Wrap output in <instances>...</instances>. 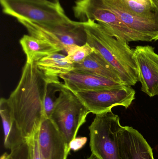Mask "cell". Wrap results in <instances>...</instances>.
I'll use <instances>...</instances> for the list:
<instances>
[{"mask_svg":"<svg viewBox=\"0 0 158 159\" xmlns=\"http://www.w3.org/2000/svg\"><path fill=\"white\" fill-rule=\"evenodd\" d=\"M38 132L32 139L29 140L30 148L29 159H43L40 153L38 143Z\"/></svg>","mask_w":158,"mask_h":159,"instance_id":"ffe728a7","label":"cell"},{"mask_svg":"<svg viewBox=\"0 0 158 159\" xmlns=\"http://www.w3.org/2000/svg\"><path fill=\"white\" fill-rule=\"evenodd\" d=\"M114 11L139 18L158 20V0H104Z\"/></svg>","mask_w":158,"mask_h":159,"instance_id":"4fadbf2b","label":"cell"},{"mask_svg":"<svg viewBox=\"0 0 158 159\" xmlns=\"http://www.w3.org/2000/svg\"><path fill=\"white\" fill-rule=\"evenodd\" d=\"M0 114L4 134V145L11 150L27 141L15 122L7 99L2 98L0 100Z\"/></svg>","mask_w":158,"mask_h":159,"instance_id":"9a60e30c","label":"cell"},{"mask_svg":"<svg viewBox=\"0 0 158 159\" xmlns=\"http://www.w3.org/2000/svg\"><path fill=\"white\" fill-rule=\"evenodd\" d=\"M4 14L38 23H51L69 19L60 3L47 0H0Z\"/></svg>","mask_w":158,"mask_h":159,"instance_id":"52a82bcc","label":"cell"},{"mask_svg":"<svg viewBox=\"0 0 158 159\" xmlns=\"http://www.w3.org/2000/svg\"><path fill=\"white\" fill-rule=\"evenodd\" d=\"M87 138L85 137H76L70 145V149L77 151L82 148L87 143Z\"/></svg>","mask_w":158,"mask_h":159,"instance_id":"44dd1931","label":"cell"},{"mask_svg":"<svg viewBox=\"0 0 158 159\" xmlns=\"http://www.w3.org/2000/svg\"><path fill=\"white\" fill-rule=\"evenodd\" d=\"M90 113L82 102L64 85L50 118L64 136L70 151V143L76 138L80 128L86 122Z\"/></svg>","mask_w":158,"mask_h":159,"instance_id":"5b68a950","label":"cell"},{"mask_svg":"<svg viewBox=\"0 0 158 159\" xmlns=\"http://www.w3.org/2000/svg\"><path fill=\"white\" fill-rule=\"evenodd\" d=\"M112 111L96 115L89 127L92 154L99 159H120L118 134L122 128Z\"/></svg>","mask_w":158,"mask_h":159,"instance_id":"8992f818","label":"cell"},{"mask_svg":"<svg viewBox=\"0 0 158 159\" xmlns=\"http://www.w3.org/2000/svg\"><path fill=\"white\" fill-rule=\"evenodd\" d=\"M118 139L120 159H155L151 147L132 127L122 126Z\"/></svg>","mask_w":158,"mask_h":159,"instance_id":"8fae6325","label":"cell"},{"mask_svg":"<svg viewBox=\"0 0 158 159\" xmlns=\"http://www.w3.org/2000/svg\"><path fill=\"white\" fill-rule=\"evenodd\" d=\"M74 65V70L95 75L123 84L118 71L95 49L84 61Z\"/></svg>","mask_w":158,"mask_h":159,"instance_id":"5bb4252c","label":"cell"},{"mask_svg":"<svg viewBox=\"0 0 158 159\" xmlns=\"http://www.w3.org/2000/svg\"><path fill=\"white\" fill-rule=\"evenodd\" d=\"M29 35L48 42L67 54L76 46L87 43L85 22L69 19L51 23H38L17 20Z\"/></svg>","mask_w":158,"mask_h":159,"instance_id":"277c9868","label":"cell"},{"mask_svg":"<svg viewBox=\"0 0 158 159\" xmlns=\"http://www.w3.org/2000/svg\"><path fill=\"white\" fill-rule=\"evenodd\" d=\"M50 81L37 62H26L19 82L7 99L14 120L26 141L39 131L46 116L45 101Z\"/></svg>","mask_w":158,"mask_h":159,"instance_id":"6da1fadb","label":"cell"},{"mask_svg":"<svg viewBox=\"0 0 158 159\" xmlns=\"http://www.w3.org/2000/svg\"><path fill=\"white\" fill-rule=\"evenodd\" d=\"M73 93L91 113L96 115L111 111L115 107L122 106L127 109L135 98V90L131 86L126 85L110 89Z\"/></svg>","mask_w":158,"mask_h":159,"instance_id":"ba28073f","label":"cell"},{"mask_svg":"<svg viewBox=\"0 0 158 159\" xmlns=\"http://www.w3.org/2000/svg\"><path fill=\"white\" fill-rule=\"evenodd\" d=\"M73 10L74 16L80 21H95L108 33L128 43L152 42L124 24L103 0H77Z\"/></svg>","mask_w":158,"mask_h":159,"instance_id":"3957f363","label":"cell"},{"mask_svg":"<svg viewBox=\"0 0 158 159\" xmlns=\"http://www.w3.org/2000/svg\"><path fill=\"white\" fill-rule=\"evenodd\" d=\"M93 50V48L86 43L83 45L74 47L67 54L66 58L73 64L81 63L92 54Z\"/></svg>","mask_w":158,"mask_h":159,"instance_id":"ac0fdd59","label":"cell"},{"mask_svg":"<svg viewBox=\"0 0 158 159\" xmlns=\"http://www.w3.org/2000/svg\"><path fill=\"white\" fill-rule=\"evenodd\" d=\"M40 153L43 159H67L70 152L67 144L53 121L44 120L38 135Z\"/></svg>","mask_w":158,"mask_h":159,"instance_id":"30bf717a","label":"cell"},{"mask_svg":"<svg viewBox=\"0 0 158 159\" xmlns=\"http://www.w3.org/2000/svg\"><path fill=\"white\" fill-rule=\"evenodd\" d=\"M84 22L87 43L118 71L123 84L135 86L138 77L134 49L127 42L108 33L95 21Z\"/></svg>","mask_w":158,"mask_h":159,"instance_id":"7a4b0ae2","label":"cell"},{"mask_svg":"<svg viewBox=\"0 0 158 159\" xmlns=\"http://www.w3.org/2000/svg\"><path fill=\"white\" fill-rule=\"evenodd\" d=\"M87 159H99L96 157V156H95L94 154H92V155H91L90 157H89Z\"/></svg>","mask_w":158,"mask_h":159,"instance_id":"7402d4cb","label":"cell"},{"mask_svg":"<svg viewBox=\"0 0 158 159\" xmlns=\"http://www.w3.org/2000/svg\"><path fill=\"white\" fill-rule=\"evenodd\" d=\"M65 87L72 92L95 91L116 88L124 84L95 75L73 70L59 75Z\"/></svg>","mask_w":158,"mask_h":159,"instance_id":"7c38bea8","label":"cell"},{"mask_svg":"<svg viewBox=\"0 0 158 159\" xmlns=\"http://www.w3.org/2000/svg\"><path fill=\"white\" fill-rule=\"evenodd\" d=\"M19 43L27 56V62H37L45 57L61 51L54 45L30 35H24Z\"/></svg>","mask_w":158,"mask_h":159,"instance_id":"e0dca14e","label":"cell"},{"mask_svg":"<svg viewBox=\"0 0 158 159\" xmlns=\"http://www.w3.org/2000/svg\"><path fill=\"white\" fill-rule=\"evenodd\" d=\"M47 1H51V2H53L55 3H60L59 0H47Z\"/></svg>","mask_w":158,"mask_h":159,"instance_id":"603a6c76","label":"cell"},{"mask_svg":"<svg viewBox=\"0 0 158 159\" xmlns=\"http://www.w3.org/2000/svg\"><path fill=\"white\" fill-rule=\"evenodd\" d=\"M40 70L47 77L50 82H60L59 76L61 74L73 70L74 64L66 58V56L59 52L51 54L43 58L37 62Z\"/></svg>","mask_w":158,"mask_h":159,"instance_id":"2e32d148","label":"cell"},{"mask_svg":"<svg viewBox=\"0 0 158 159\" xmlns=\"http://www.w3.org/2000/svg\"><path fill=\"white\" fill-rule=\"evenodd\" d=\"M30 155L29 141L24 142L12 149L9 153H4L0 159H29Z\"/></svg>","mask_w":158,"mask_h":159,"instance_id":"d6986e66","label":"cell"},{"mask_svg":"<svg viewBox=\"0 0 158 159\" xmlns=\"http://www.w3.org/2000/svg\"><path fill=\"white\" fill-rule=\"evenodd\" d=\"M134 54L142 91L149 97L158 95V54L149 45L138 46Z\"/></svg>","mask_w":158,"mask_h":159,"instance_id":"9c48e42d","label":"cell"}]
</instances>
